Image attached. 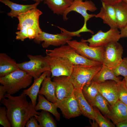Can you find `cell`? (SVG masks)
<instances>
[{
  "mask_svg": "<svg viewBox=\"0 0 127 127\" xmlns=\"http://www.w3.org/2000/svg\"><path fill=\"white\" fill-rule=\"evenodd\" d=\"M127 105L119 100L112 105H110L109 112L106 116L116 125L127 119Z\"/></svg>",
  "mask_w": 127,
  "mask_h": 127,
  "instance_id": "cell-16",
  "label": "cell"
},
{
  "mask_svg": "<svg viewBox=\"0 0 127 127\" xmlns=\"http://www.w3.org/2000/svg\"><path fill=\"white\" fill-rule=\"evenodd\" d=\"M46 55L58 57L66 59L74 65H81L88 66L101 65L102 63L88 59L78 53L69 45H64L53 49H47Z\"/></svg>",
  "mask_w": 127,
  "mask_h": 127,
  "instance_id": "cell-4",
  "label": "cell"
},
{
  "mask_svg": "<svg viewBox=\"0 0 127 127\" xmlns=\"http://www.w3.org/2000/svg\"><path fill=\"white\" fill-rule=\"evenodd\" d=\"M29 60L18 63L19 69L32 76L35 80L39 78L44 72L50 71L49 65L45 57L40 55L28 54Z\"/></svg>",
  "mask_w": 127,
  "mask_h": 127,
  "instance_id": "cell-6",
  "label": "cell"
},
{
  "mask_svg": "<svg viewBox=\"0 0 127 127\" xmlns=\"http://www.w3.org/2000/svg\"><path fill=\"white\" fill-rule=\"evenodd\" d=\"M25 28L27 30L28 38L30 40L34 39L42 31V30L30 27Z\"/></svg>",
  "mask_w": 127,
  "mask_h": 127,
  "instance_id": "cell-34",
  "label": "cell"
},
{
  "mask_svg": "<svg viewBox=\"0 0 127 127\" xmlns=\"http://www.w3.org/2000/svg\"><path fill=\"white\" fill-rule=\"evenodd\" d=\"M23 1H27L28 0H22Z\"/></svg>",
  "mask_w": 127,
  "mask_h": 127,
  "instance_id": "cell-45",
  "label": "cell"
},
{
  "mask_svg": "<svg viewBox=\"0 0 127 127\" xmlns=\"http://www.w3.org/2000/svg\"><path fill=\"white\" fill-rule=\"evenodd\" d=\"M95 115V120L100 127H114L115 125L111 122L107 117L103 116L99 110L96 107H93Z\"/></svg>",
  "mask_w": 127,
  "mask_h": 127,
  "instance_id": "cell-30",
  "label": "cell"
},
{
  "mask_svg": "<svg viewBox=\"0 0 127 127\" xmlns=\"http://www.w3.org/2000/svg\"><path fill=\"white\" fill-rule=\"evenodd\" d=\"M7 93V91L2 85H0V101L3 98Z\"/></svg>",
  "mask_w": 127,
  "mask_h": 127,
  "instance_id": "cell-39",
  "label": "cell"
},
{
  "mask_svg": "<svg viewBox=\"0 0 127 127\" xmlns=\"http://www.w3.org/2000/svg\"><path fill=\"white\" fill-rule=\"evenodd\" d=\"M102 6L100 11L98 13L96 14L95 17L101 19L103 23L108 25L110 28H118L114 6L102 2Z\"/></svg>",
  "mask_w": 127,
  "mask_h": 127,
  "instance_id": "cell-17",
  "label": "cell"
},
{
  "mask_svg": "<svg viewBox=\"0 0 127 127\" xmlns=\"http://www.w3.org/2000/svg\"><path fill=\"white\" fill-rule=\"evenodd\" d=\"M112 70L117 77L119 75L123 76L124 78L127 77V58H124L120 63Z\"/></svg>",
  "mask_w": 127,
  "mask_h": 127,
  "instance_id": "cell-31",
  "label": "cell"
},
{
  "mask_svg": "<svg viewBox=\"0 0 127 127\" xmlns=\"http://www.w3.org/2000/svg\"><path fill=\"white\" fill-rule=\"evenodd\" d=\"M44 0V1H45V0Z\"/></svg>",
  "mask_w": 127,
  "mask_h": 127,
  "instance_id": "cell-47",
  "label": "cell"
},
{
  "mask_svg": "<svg viewBox=\"0 0 127 127\" xmlns=\"http://www.w3.org/2000/svg\"><path fill=\"white\" fill-rule=\"evenodd\" d=\"M51 74L50 71L44 72L39 78L34 80L33 83L30 87L23 91V92L30 98L34 108L36 105L37 96L42 82L46 76Z\"/></svg>",
  "mask_w": 127,
  "mask_h": 127,
  "instance_id": "cell-20",
  "label": "cell"
},
{
  "mask_svg": "<svg viewBox=\"0 0 127 127\" xmlns=\"http://www.w3.org/2000/svg\"><path fill=\"white\" fill-rule=\"evenodd\" d=\"M0 124L4 127H11V124L7 116L5 107H0Z\"/></svg>",
  "mask_w": 127,
  "mask_h": 127,
  "instance_id": "cell-33",
  "label": "cell"
},
{
  "mask_svg": "<svg viewBox=\"0 0 127 127\" xmlns=\"http://www.w3.org/2000/svg\"><path fill=\"white\" fill-rule=\"evenodd\" d=\"M13 59L4 53H0V77L20 69Z\"/></svg>",
  "mask_w": 127,
  "mask_h": 127,
  "instance_id": "cell-19",
  "label": "cell"
},
{
  "mask_svg": "<svg viewBox=\"0 0 127 127\" xmlns=\"http://www.w3.org/2000/svg\"><path fill=\"white\" fill-rule=\"evenodd\" d=\"M67 44L84 57L102 64L103 47H91L89 45L87 42L81 41H78L76 40H69Z\"/></svg>",
  "mask_w": 127,
  "mask_h": 127,
  "instance_id": "cell-7",
  "label": "cell"
},
{
  "mask_svg": "<svg viewBox=\"0 0 127 127\" xmlns=\"http://www.w3.org/2000/svg\"><path fill=\"white\" fill-rule=\"evenodd\" d=\"M99 92L112 105L119 100L118 91L117 83L109 80L98 83Z\"/></svg>",
  "mask_w": 127,
  "mask_h": 127,
  "instance_id": "cell-15",
  "label": "cell"
},
{
  "mask_svg": "<svg viewBox=\"0 0 127 127\" xmlns=\"http://www.w3.org/2000/svg\"><path fill=\"white\" fill-rule=\"evenodd\" d=\"M33 78L26 72L20 69L0 77V83L6 89L7 93L13 95L29 86Z\"/></svg>",
  "mask_w": 127,
  "mask_h": 127,
  "instance_id": "cell-3",
  "label": "cell"
},
{
  "mask_svg": "<svg viewBox=\"0 0 127 127\" xmlns=\"http://www.w3.org/2000/svg\"><path fill=\"white\" fill-rule=\"evenodd\" d=\"M117 127H127V119L116 125Z\"/></svg>",
  "mask_w": 127,
  "mask_h": 127,
  "instance_id": "cell-40",
  "label": "cell"
},
{
  "mask_svg": "<svg viewBox=\"0 0 127 127\" xmlns=\"http://www.w3.org/2000/svg\"><path fill=\"white\" fill-rule=\"evenodd\" d=\"M72 37L61 32L60 34H52L42 31L34 39L36 43L42 44L43 48H46L52 45L58 46L65 45L67 41L71 40Z\"/></svg>",
  "mask_w": 127,
  "mask_h": 127,
  "instance_id": "cell-11",
  "label": "cell"
},
{
  "mask_svg": "<svg viewBox=\"0 0 127 127\" xmlns=\"http://www.w3.org/2000/svg\"><path fill=\"white\" fill-rule=\"evenodd\" d=\"M38 102L34 107L35 110L37 111L40 110H43L51 113L55 117L57 121L60 119V114L58 111L56 103L50 102L43 95L39 94Z\"/></svg>",
  "mask_w": 127,
  "mask_h": 127,
  "instance_id": "cell-23",
  "label": "cell"
},
{
  "mask_svg": "<svg viewBox=\"0 0 127 127\" xmlns=\"http://www.w3.org/2000/svg\"><path fill=\"white\" fill-rule=\"evenodd\" d=\"M27 95L23 92L19 96H13L6 93L0 101L6 108L7 116L12 127H24L31 117L39 115L31 101H28Z\"/></svg>",
  "mask_w": 127,
  "mask_h": 127,
  "instance_id": "cell-1",
  "label": "cell"
},
{
  "mask_svg": "<svg viewBox=\"0 0 127 127\" xmlns=\"http://www.w3.org/2000/svg\"><path fill=\"white\" fill-rule=\"evenodd\" d=\"M35 116L31 117L27 122L25 126L26 127H40Z\"/></svg>",
  "mask_w": 127,
  "mask_h": 127,
  "instance_id": "cell-36",
  "label": "cell"
},
{
  "mask_svg": "<svg viewBox=\"0 0 127 127\" xmlns=\"http://www.w3.org/2000/svg\"><path fill=\"white\" fill-rule=\"evenodd\" d=\"M123 0H100L101 2L109 5H113L122 2Z\"/></svg>",
  "mask_w": 127,
  "mask_h": 127,
  "instance_id": "cell-37",
  "label": "cell"
},
{
  "mask_svg": "<svg viewBox=\"0 0 127 127\" xmlns=\"http://www.w3.org/2000/svg\"><path fill=\"white\" fill-rule=\"evenodd\" d=\"M57 108L60 109L63 116L69 119L81 115L77 101L74 95L61 100H57L55 103Z\"/></svg>",
  "mask_w": 127,
  "mask_h": 127,
  "instance_id": "cell-12",
  "label": "cell"
},
{
  "mask_svg": "<svg viewBox=\"0 0 127 127\" xmlns=\"http://www.w3.org/2000/svg\"><path fill=\"white\" fill-rule=\"evenodd\" d=\"M102 65L95 66L74 65L72 72L69 78L75 89L82 90L83 86L90 82L100 70Z\"/></svg>",
  "mask_w": 127,
  "mask_h": 127,
  "instance_id": "cell-5",
  "label": "cell"
},
{
  "mask_svg": "<svg viewBox=\"0 0 127 127\" xmlns=\"http://www.w3.org/2000/svg\"><path fill=\"white\" fill-rule=\"evenodd\" d=\"M113 6L115 9L117 28L120 29L127 24V5L123 1Z\"/></svg>",
  "mask_w": 127,
  "mask_h": 127,
  "instance_id": "cell-26",
  "label": "cell"
},
{
  "mask_svg": "<svg viewBox=\"0 0 127 127\" xmlns=\"http://www.w3.org/2000/svg\"><path fill=\"white\" fill-rule=\"evenodd\" d=\"M120 38L118 28H110L106 32L99 30L91 38L87 40L82 39L81 41L88 42L89 45L91 47H103L112 42L118 41Z\"/></svg>",
  "mask_w": 127,
  "mask_h": 127,
  "instance_id": "cell-9",
  "label": "cell"
},
{
  "mask_svg": "<svg viewBox=\"0 0 127 127\" xmlns=\"http://www.w3.org/2000/svg\"><path fill=\"white\" fill-rule=\"evenodd\" d=\"M103 47L102 64L112 69L122 60L123 47L117 41L111 42Z\"/></svg>",
  "mask_w": 127,
  "mask_h": 127,
  "instance_id": "cell-8",
  "label": "cell"
},
{
  "mask_svg": "<svg viewBox=\"0 0 127 127\" xmlns=\"http://www.w3.org/2000/svg\"><path fill=\"white\" fill-rule=\"evenodd\" d=\"M36 2H40L43 1V0H32Z\"/></svg>",
  "mask_w": 127,
  "mask_h": 127,
  "instance_id": "cell-42",
  "label": "cell"
},
{
  "mask_svg": "<svg viewBox=\"0 0 127 127\" xmlns=\"http://www.w3.org/2000/svg\"><path fill=\"white\" fill-rule=\"evenodd\" d=\"M117 83L119 100L127 106V87L125 85L124 79Z\"/></svg>",
  "mask_w": 127,
  "mask_h": 127,
  "instance_id": "cell-32",
  "label": "cell"
},
{
  "mask_svg": "<svg viewBox=\"0 0 127 127\" xmlns=\"http://www.w3.org/2000/svg\"><path fill=\"white\" fill-rule=\"evenodd\" d=\"M123 1L127 5V0H123Z\"/></svg>",
  "mask_w": 127,
  "mask_h": 127,
  "instance_id": "cell-43",
  "label": "cell"
},
{
  "mask_svg": "<svg viewBox=\"0 0 127 127\" xmlns=\"http://www.w3.org/2000/svg\"><path fill=\"white\" fill-rule=\"evenodd\" d=\"M74 95L77 101L81 115L90 119L95 120L93 107L90 105L84 97L81 90L75 89Z\"/></svg>",
  "mask_w": 127,
  "mask_h": 127,
  "instance_id": "cell-18",
  "label": "cell"
},
{
  "mask_svg": "<svg viewBox=\"0 0 127 127\" xmlns=\"http://www.w3.org/2000/svg\"><path fill=\"white\" fill-rule=\"evenodd\" d=\"M73 0H45L44 3L58 15H63L66 9L72 4Z\"/></svg>",
  "mask_w": 127,
  "mask_h": 127,
  "instance_id": "cell-25",
  "label": "cell"
},
{
  "mask_svg": "<svg viewBox=\"0 0 127 127\" xmlns=\"http://www.w3.org/2000/svg\"><path fill=\"white\" fill-rule=\"evenodd\" d=\"M81 0V1H83V0Z\"/></svg>",
  "mask_w": 127,
  "mask_h": 127,
  "instance_id": "cell-46",
  "label": "cell"
},
{
  "mask_svg": "<svg viewBox=\"0 0 127 127\" xmlns=\"http://www.w3.org/2000/svg\"><path fill=\"white\" fill-rule=\"evenodd\" d=\"M35 116L39 123L40 127H56V122L49 113L42 110L39 115H36Z\"/></svg>",
  "mask_w": 127,
  "mask_h": 127,
  "instance_id": "cell-28",
  "label": "cell"
},
{
  "mask_svg": "<svg viewBox=\"0 0 127 127\" xmlns=\"http://www.w3.org/2000/svg\"><path fill=\"white\" fill-rule=\"evenodd\" d=\"M42 14V12L36 8L19 14L17 17L19 21L17 30L32 27L42 30L40 27L39 19Z\"/></svg>",
  "mask_w": 127,
  "mask_h": 127,
  "instance_id": "cell-13",
  "label": "cell"
},
{
  "mask_svg": "<svg viewBox=\"0 0 127 127\" xmlns=\"http://www.w3.org/2000/svg\"><path fill=\"white\" fill-rule=\"evenodd\" d=\"M120 29L121 38H127V24Z\"/></svg>",
  "mask_w": 127,
  "mask_h": 127,
  "instance_id": "cell-38",
  "label": "cell"
},
{
  "mask_svg": "<svg viewBox=\"0 0 127 127\" xmlns=\"http://www.w3.org/2000/svg\"><path fill=\"white\" fill-rule=\"evenodd\" d=\"M97 9L95 4L91 0H86L83 2L79 0H73L71 5L66 9L62 15L63 20H67L68 19L67 17L68 14L71 11H74L79 13L83 17L84 23L82 27L76 31L70 32V34L71 36L80 37L81 35L80 33L84 32H89L92 34L94 33L93 31L87 28V22L90 19L95 17L96 14H89L87 11L93 12Z\"/></svg>",
  "mask_w": 127,
  "mask_h": 127,
  "instance_id": "cell-2",
  "label": "cell"
},
{
  "mask_svg": "<svg viewBox=\"0 0 127 127\" xmlns=\"http://www.w3.org/2000/svg\"><path fill=\"white\" fill-rule=\"evenodd\" d=\"M81 91L85 98L91 106L95 98L99 92L98 83L91 80L83 86Z\"/></svg>",
  "mask_w": 127,
  "mask_h": 127,
  "instance_id": "cell-27",
  "label": "cell"
},
{
  "mask_svg": "<svg viewBox=\"0 0 127 127\" xmlns=\"http://www.w3.org/2000/svg\"><path fill=\"white\" fill-rule=\"evenodd\" d=\"M49 65L51 78L60 76L69 77L73 71L74 65L65 58L58 57L45 56Z\"/></svg>",
  "mask_w": 127,
  "mask_h": 127,
  "instance_id": "cell-10",
  "label": "cell"
},
{
  "mask_svg": "<svg viewBox=\"0 0 127 127\" xmlns=\"http://www.w3.org/2000/svg\"><path fill=\"white\" fill-rule=\"evenodd\" d=\"M16 39L24 41L26 38H28L27 32L26 28L21 29L16 32Z\"/></svg>",
  "mask_w": 127,
  "mask_h": 127,
  "instance_id": "cell-35",
  "label": "cell"
},
{
  "mask_svg": "<svg viewBox=\"0 0 127 127\" xmlns=\"http://www.w3.org/2000/svg\"><path fill=\"white\" fill-rule=\"evenodd\" d=\"M0 1L9 7L11 11L8 15L12 17H17L20 14L36 8L40 3L36 2L31 4L23 5L17 4L9 0H0Z\"/></svg>",
  "mask_w": 127,
  "mask_h": 127,
  "instance_id": "cell-21",
  "label": "cell"
},
{
  "mask_svg": "<svg viewBox=\"0 0 127 127\" xmlns=\"http://www.w3.org/2000/svg\"><path fill=\"white\" fill-rule=\"evenodd\" d=\"M51 75L46 76L42 83L41 87L38 94L44 96L46 99L52 102L56 103L57 99L55 93V84L51 80Z\"/></svg>",
  "mask_w": 127,
  "mask_h": 127,
  "instance_id": "cell-22",
  "label": "cell"
},
{
  "mask_svg": "<svg viewBox=\"0 0 127 127\" xmlns=\"http://www.w3.org/2000/svg\"><path fill=\"white\" fill-rule=\"evenodd\" d=\"M109 80H114L117 83L121 81L119 78L115 76L112 69L103 64L100 70L95 75L92 80L97 83Z\"/></svg>",
  "mask_w": 127,
  "mask_h": 127,
  "instance_id": "cell-24",
  "label": "cell"
},
{
  "mask_svg": "<svg viewBox=\"0 0 127 127\" xmlns=\"http://www.w3.org/2000/svg\"><path fill=\"white\" fill-rule=\"evenodd\" d=\"M126 113H127V107H126Z\"/></svg>",
  "mask_w": 127,
  "mask_h": 127,
  "instance_id": "cell-44",
  "label": "cell"
},
{
  "mask_svg": "<svg viewBox=\"0 0 127 127\" xmlns=\"http://www.w3.org/2000/svg\"><path fill=\"white\" fill-rule=\"evenodd\" d=\"M53 78L52 81L55 83V95L57 99H62L74 94L75 88L69 77L60 76Z\"/></svg>",
  "mask_w": 127,
  "mask_h": 127,
  "instance_id": "cell-14",
  "label": "cell"
},
{
  "mask_svg": "<svg viewBox=\"0 0 127 127\" xmlns=\"http://www.w3.org/2000/svg\"><path fill=\"white\" fill-rule=\"evenodd\" d=\"M110 105L107 99L99 92L95 98L91 106L97 108L106 117L109 112Z\"/></svg>",
  "mask_w": 127,
  "mask_h": 127,
  "instance_id": "cell-29",
  "label": "cell"
},
{
  "mask_svg": "<svg viewBox=\"0 0 127 127\" xmlns=\"http://www.w3.org/2000/svg\"><path fill=\"white\" fill-rule=\"evenodd\" d=\"M125 85L127 87V77L123 79Z\"/></svg>",
  "mask_w": 127,
  "mask_h": 127,
  "instance_id": "cell-41",
  "label": "cell"
}]
</instances>
